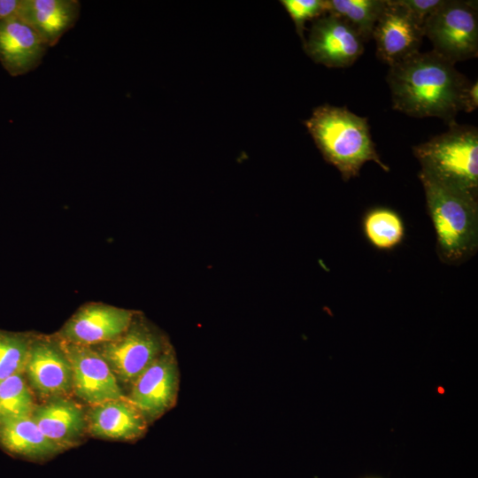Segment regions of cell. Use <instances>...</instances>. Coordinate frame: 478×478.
Segmentation results:
<instances>
[{
	"instance_id": "9a60e30c",
	"label": "cell",
	"mask_w": 478,
	"mask_h": 478,
	"mask_svg": "<svg viewBox=\"0 0 478 478\" xmlns=\"http://www.w3.org/2000/svg\"><path fill=\"white\" fill-rule=\"evenodd\" d=\"M25 370L32 386L42 394H63L73 386L68 360L48 343L30 347Z\"/></svg>"
},
{
	"instance_id": "7c38bea8",
	"label": "cell",
	"mask_w": 478,
	"mask_h": 478,
	"mask_svg": "<svg viewBox=\"0 0 478 478\" xmlns=\"http://www.w3.org/2000/svg\"><path fill=\"white\" fill-rule=\"evenodd\" d=\"M132 312L113 306L90 305L76 313L66 324L64 335L70 343L89 345L110 342L131 326Z\"/></svg>"
},
{
	"instance_id": "8fae6325",
	"label": "cell",
	"mask_w": 478,
	"mask_h": 478,
	"mask_svg": "<svg viewBox=\"0 0 478 478\" xmlns=\"http://www.w3.org/2000/svg\"><path fill=\"white\" fill-rule=\"evenodd\" d=\"M48 48L34 28L19 17L0 21V62L12 76L35 69Z\"/></svg>"
},
{
	"instance_id": "7a4b0ae2",
	"label": "cell",
	"mask_w": 478,
	"mask_h": 478,
	"mask_svg": "<svg viewBox=\"0 0 478 478\" xmlns=\"http://www.w3.org/2000/svg\"><path fill=\"white\" fill-rule=\"evenodd\" d=\"M427 212L436 236L441 261L459 265L478 248L477 194L443 183L420 171Z\"/></svg>"
},
{
	"instance_id": "9c48e42d",
	"label": "cell",
	"mask_w": 478,
	"mask_h": 478,
	"mask_svg": "<svg viewBox=\"0 0 478 478\" xmlns=\"http://www.w3.org/2000/svg\"><path fill=\"white\" fill-rule=\"evenodd\" d=\"M166 350L154 332L139 325L129 327L120 337L105 343L100 355L115 376L132 383Z\"/></svg>"
},
{
	"instance_id": "44dd1931",
	"label": "cell",
	"mask_w": 478,
	"mask_h": 478,
	"mask_svg": "<svg viewBox=\"0 0 478 478\" xmlns=\"http://www.w3.org/2000/svg\"><path fill=\"white\" fill-rule=\"evenodd\" d=\"M29 349L25 338L0 332V382L25 370Z\"/></svg>"
},
{
	"instance_id": "5b68a950",
	"label": "cell",
	"mask_w": 478,
	"mask_h": 478,
	"mask_svg": "<svg viewBox=\"0 0 478 478\" xmlns=\"http://www.w3.org/2000/svg\"><path fill=\"white\" fill-rule=\"evenodd\" d=\"M428 37L437 54L452 63L478 54L477 1L444 0L424 22Z\"/></svg>"
},
{
	"instance_id": "7402d4cb",
	"label": "cell",
	"mask_w": 478,
	"mask_h": 478,
	"mask_svg": "<svg viewBox=\"0 0 478 478\" xmlns=\"http://www.w3.org/2000/svg\"><path fill=\"white\" fill-rule=\"evenodd\" d=\"M281 4L292 19L303 42L305 22L327 13L326 0H282Z\"/></svg>"
},
{
	"instance_id": "8992f818",
	"label": "cell",
	"mask_w": 478,
	"mask_h": 478,
	"mask_svg": "<svg viewBox=\"0 0 478 478\" xmlns=\"http://www.w3.org/2000/svg\"><path fill=\"white\" fill-rule=\"evenodd\" d=\"M303 45L314 62L335 68L351 66L364 52V42L359 35L330 13L314 19Z\"/></svg>"
},
{
	"instance_id": "3957f363",
	"label": "cell",
	"mask_w": 478,
	"mask_h": 478,
	"mask_svg": "<svg viewBox=\"0 0 478 478\" xmlns=\"http://www.w3.org/2000/svg\"><path fill=\"white\" fill-rule=\"evenodd\" d=\"M305 125L324 159L339 171L344 181L358 176L368 161L389 171L377 153L366 118L345 106L323 104L313 109Z\"/></svg>"
},
{
	"instance_id": "d6986e66",
	"label": "cell",
	"mask_w": 478,
	"mask_h": 478,
	"mask_svg": "<svg viewBox=\"0 0 478 478\" xmlns=\"http://www.w3.org/2000/svg\"><path fill=\"white\" fill-rule=\"evenodd\" d=\"M386 0H326L327 13L343 19L364 42L373 39L374 26Z\"/></svg>"
},
{
	"instance_id": "ba28073f",
	"label": "cell",
	"mask_w": 478,
	"mask_h": 478,
	"mask_svg": "<svg viewBox=\"0 0 478 478\" xmlns=\"http://www.w3.org/2000/svg\"><path fill=\"white\" fill-rule=\"evenodd\" d=\"M128 400L145 420H154L175 403L179 370L168 349L155 359L132 383Z\"/></svg>"
},
{
	"instance_id": "277c9868",
	"label": "cell",
	"mask_w": 478,
	"mask_h": 478,
	"mask_svg": "<svg viewBox=\"0 0 478 478\" xmlns=\"http://www.w3.org/2000/svg\"><path fill=\"white\" fill-rule=\"evenodd\" d=\"M420 172L447 185L478 192V129L456 121L448 130L412 147Z\"/></svg>"
},
{
	"instance_id": "52a82bcc",
	"label": "cell",
	"mask_w": 478,
	"mask_h": 478,
	"mask_svg": "<svg viewBox=\"0 0 478 478\" xmlns=\"http://www.w3.org/2000/svg\"><path fill=\"white\" fill-rule=\"evenodd\" d=\"M423 26L398 0H386L373 31L378 58L391 66L420 51Z\"/></svg>"
},
{
	"instance_id": "e0dca14e",
	"label": "cell",
	"mask_w": 478,
	"mask_h": 478,
	"mask_svg": "<svg viewBox=\"0 0 478 478\" xmlns=\"http://www.w3.org/2000/svg\"><path fill=\"white\" fill-rule=\"evenodd\" d=\"M31 416L42 434L61 448L73 443L85 427L81 408L66 399L35 408Z\"/></svg>"
},
{
	"instance_id": "ac0fdd59",
	"label": "cell",
	"mask_w": 478,
	"mask_h": 478,
	"mask_svg": "<svg viewBox=\"0 0 478 478\" xmlns=\"http://www.w3.org/2000/svg\"><path fill=\"white\" fill-rule=\"evenodd\" d=\"M362 230L367 242L379 251H391L405 236L402 217L391 208L379 206L367 210L362 219Z\"/></svg>"
},
{
	"instance_id": "484cf974",
	"label": "cell",
	"mask_w": 478,
	"mask_h": 478,
	"mask_svg": "<svg viewBox=\"0 0 478 478\" xmlns=\"http://www.w3.org/2000/svg\"><path fill=\"white\" fill-rule=\"evenodd\" d=\"M367 478H377V477H367Z\"/></svg>"
},
{
	"instance_id": "6da1fadb",
	"label": "cell",
	"mask_w": 478,
	"mask_h": 478,
	"mask_svg": "<svg viewBox=\"0 0 478 478\" xmlns=\"http://www.w3.org/2000/svg\"><path fill=\"white\" fill-rule=\"evenodd\" d=\"M386 80L396 111L415 118L436 117L448 125L456 121L471 82L434 50L419 51L389 66Z\"/></svg>"
},
{
	"instance_id": "603a6c76",
	"label": "cell",
	"mask_w": 478,
	"mask_h": 478,
	"mask_svg": "<svg viewBox=\"0 0 478 478\" xmlns=\"http://www.w3.org/2000/svg\"><path fill=\"white\" fill-rule=\"evenodd\" d=\"M422 26L425 20L434 13L444 0H398Z\"/></svg>"
},
{
	"instance_id": "cb8c5ba5",
	"label": "cell",
	"mask_w": 478,
	"mask_h": 478,
	"mask_svg": "<svg viewBox=\"0 0 478 478\" xmlns=\"http://www.w3.org/2000/svg\"><path fill=\"white\" fill-rule=\"evenodd\" d=\"M478 106V82H470L461 97L460 112H471Z\"/></svg>"
},
{
	"instance_id": "5bb4252c",
	"label": "cell",
	"mask_w": 478,
	"mask_h": 478,
	"mask_svg": "<svg viewBox=\"0 0 478 478\" xmlns=\"http://www.w3.org/2000/svg\"><path fill=\"white\" fill-rule=\"evenodd\" d=\"M89 425L94 436L121 440L138 438L146 430L145 418L125 397L95 405Z\"/></svg>"
},
{
	"instance_id": "ffe728a7",
	"label": "cell",
	"mask_w": 478,
	"mask_h": 478,
	"mask_svg": "<svg viewBox=\"0 0 478 478\" xmlns=\"http://www.w3.org/2000/svg\"><path fill=\"white\" fill-rule=\"evenodd\" d=\"M34 410L32 394L21 374L0 382V421L32 415Z\"/></svg>"
},
{
	"instance_id": "30bf717a",
	"label": "cell",
	"mask_w": 478,
	"mask_h": 478,
	"mask_svg": "<svg viewBox=\"0 0 478 478\" xmlns=\"http://www.w3.org/2000/svg\"><path fill=\"white\" fill-rule=\"evenodd\" d=\"M64 355L78 397L93 405L124 398L117 377L100 354L87 345L69 343L64 345Z\"/></svg>"
},
{
	"instance_id": "4fadbf2b",
	"label": "cell",
	"mask_w": 478,
	"mask_h": 478,
	"mask_svg": "<svg viewBox=\"0 0 478 478\" xmlns=\"http://www.w3.org/2000/svg\"><path fill=\"white\" fill-rule=\"evenodd\" d=\"M78 0H21L18 17L39 35L48 47L55 46L79 19Z\"/></svg>"
},
{
	"instance_id": "2e32d148",
	"label": "cell",
	"mask_w": 478,
	"mask_h": 478,
	"mask_svg": "<svg viewBox=\"0 0 478 478\" xmlns=\"http://www.w3.org/2000/svg\"><path fill=\"white\" fill-rule=\"evenodd\" d=\"M0 445L8 452L30 459H42L61 450L46 437L32 416L0 421Z\"/></svg>"
},
{
	"instance_id": "d4e9b609",
	"label": "cell",
	"mask_w": 478,
	"mask_h": 478,
	"mask_svg": "<svg viewBox=\"0 0 478 478\" xmlns=\"http://www.w3.org/2000/svg\"><path fill=\"white\" fill-rule=\"evenodd\" d=\"M21 0H0V21L17 17Z\"/></svg>"
}]
</instances>
